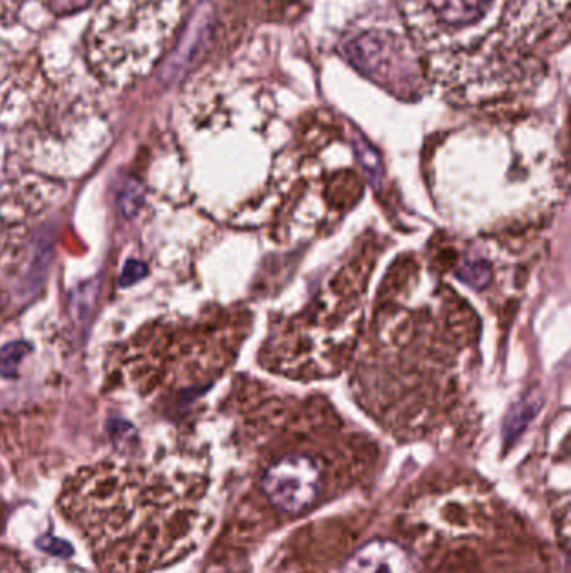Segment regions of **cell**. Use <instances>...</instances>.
Here are the masks:
<instances>
[{
	"mask_svg": "<svg viewBox=\"0 0 571 573\" xmlns=\"http://www.w3.org/2000/svg\"><path fill=\"white\" fill-rule=\"evenodd\" d=\"M61 511L107 573H148L185 553L194 501L152 468L101 463L62 490Z\"/></svg>",
	"mask_w": 571,
	"mask_h": 573,
	"instance_id": "obj_1",
	"label": "cell"
},
{
	"mask_svg": "<svg viewBox=\"0 0 571 573\" xmlns=\"http://www.w3.org/2000/svg\"><path fill=\"white\" fill-rule=\"evenodd\" d=\"M322 485V468L309 456L293 455L273 463L263 475V493L270 503L290 514H300L315 503Z\"/></svg>",
	"mask_w": 571,
	"mask_h": 573,
	"instance_id": "obj_2",
	"label": "cell"
},
{
	"mask_svg": "<svg viewBox=\"0 0 571 573\" xmlns=\"http://www.w3.org/2000/svg\"><path fill=\"white\" fill-rule=\"evenodd\" d=\"M342 573H416L413 556L393 540H372L345 562Z\"/></svg>",
	"mask_w": 571,
	"mask_h": 573,
	"instance_id": "obj_3",
	"label": "cell"
},
{
	"mask_svg": "<svg viewBox=\"0 0 571 573\" xmlns=\"http://www.w3.org/2000/svg\"><path fill=\"white\" fill-rule=\"evenodd\" d=\"M28 351L29 346L25 342H12L2 347L0 350V374L6 377H14Z\"/></svg>",
	"mask_w": 571,
	"mask_h": 573,
	"instance_id": "obj_4",
	"label": "cell"
},
{
	"mask_svg": "<svg viewBox=\"0 0 571 573\" xmlns=\"http://www.w3.org/2000/svg\"><path fill=\"white\" fill-rule=\"evenodd\" d=\"M91 0H51V8L55 12H71L77 9L86 8Z\"/></svg>",
	"mask_w": 571,
	"mask_h": 573,
	"instance_id": "obj_5",
	"label": "cell"
}]
</instances>
